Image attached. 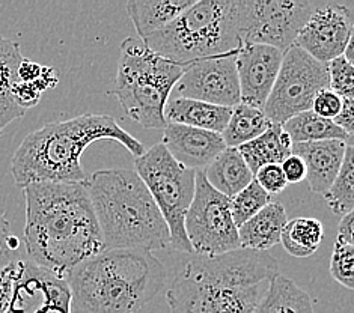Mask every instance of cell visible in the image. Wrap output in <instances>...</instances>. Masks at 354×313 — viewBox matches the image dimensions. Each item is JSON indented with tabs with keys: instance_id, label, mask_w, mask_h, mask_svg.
I'll use <instances>...</instances> for the list:
<instances>
[{
	"instance_id": "obj_27",
	"label": "cell",
	"mask_w": 354,
	"mask_h": 313,
	"mask_svg": "<svg viewBox=\"0 0 354 313\" xmlns=\"http://www.w3.org/2000/svg\"><path fill=\"white\" fill-rule=\"evenodd\" d=\"M324 226L318 218L299 217L286 222L281 243L285 250L294 258H309L322 245Z\"/></svg>"
},
{
	"instance_id": "obj_37",
	"label": "cell",
	"mask_w": 354,
	"mask_h": 313,
	"mask_svg": "<svg viewBox=\"0 0 354 313\" xmlns=\"http://www.w3.org/2000/svg\"><path fill=\"white\" fill-rule=\"evenodd\" d=\"M281 169L288 184H299L306 178V167L296 155H290L288 158H285L281 164Z\"/></svg>"
},
{
	"instance_id": "obj_35",
	"label": "cell",
	"mask_w": 354,
	"mask_h": 313,
	"mask_svg": "<svg viewBox=\"0 0 354 313\" xmlns=\"http://www.w3.org/2000/svg\"><path fill=\"white\" fill-rule=\"evenodd\" d=\"M21 259L15 264L0 269V313H8L12 301L14 286L17 277L20 274Z\"/></svg>"
},
{
	"instance_id": "obj_13",
	"label": "cell",
	"mask_w": 354,
	"mask_h": 313,
	"mask_svg": "<svg viewBox=\"0 0 354 313\" xmlns=\"http://www.w3.org/2000/svg\"><path fill=\"white\" fill-rule=\"evenodd\" d=\"M354 37V10L351 5L322 2L310 14L294 44L315 61L328 64L344 55Z\"/></svg>"
},
{
	"instance_id": "obj_41",
	"label": "cell",
	"mask_w": 354,
	"mask_h": 313,
	"mask_svg": "<svg viewBox=\"0 0 354 313\" xmlns=\"http://www.w3.org/2000/svg\"><path fill=\"white\" fill-rule=\"evenodd\" d=\"M354 44H353V39L348 42V46H347V48H345V52H344V57L347 59V61L350 62V64H353L354 62Z\"/></svg>"
},
{
	"instance_id": "obj_12",
	"label": "cell",
	"mask_w": 354,
	"mask_h": 313,
	"mask_svg": "<svg viewBox=\"0 0 354 313\" xmlns=\"http://www.w3.org/2000/svg\"><path fill=\"white\" fill-rule=\"evenodd\" d=\"M237 53L214 56L189 64L175 86L178 95L230 108L239 106L241 99L235 66Z\"/></svg>"
},
{
	"instance_id": "obj_24",
	"label": "cell",
	"mask_w": 354,
	"mask_h": 313,
	"mask_svg": "<svg viewBox=\"0 0 354 313\" xmlns=\"http://www.w3.org/2000/svg\"><path fill=\"white\" fill-rule=\"evenodd\" d=\"M255 313H315V310L306 291L279 274L270 285Z\"/></svg>"
},
{
	"instance_id": "obj_17",
	"label": "cell",
	"mask_w": 354,
	"mask_h": 313,
	"mask_svg": "<svg viewBox=\"0 0 354 313\" xmlns=\"http://www.w3.org/2000/svg\"><path fill=\"white\" fill-rule=\"evenodd\" d=\"M347 142L322 140L292 143L291 155L299 157L306 167V180L312 193L324 194L338 175Z\"/></svg>"
},
{
	"instance_id": "obj_31",
	"label": "cell",
	"mask_w": 354,
	"mask_h": 313,
	"mask_svg": "<svg viewBox=\"0 0 354 313\" xmlns=\"http://www.w3.org/2000/svg\"><path fill=\"white\" fill-rule=\"evenodd\" d=\"M328 89L338 94L341 98H354V68L344 56L333 59L327 64Z\"/></svg>"
},
{
	"instance_id": "obj_32",
	"label": "cell",
	"mask_w": 354,
	"mask_h": 313,
	"mask_svg": "<svg viewBox=\"0 0 354 313\" xmlns=\"http://www.w3.org/2000/svg\"><path fill=\"white\" fill-rule=\"evenodd\" d=\"M20 241L11 231V225L5 214L0 213V269L15 264L19 259Z\"/></svg>"
},
{
	"instance_id": "obj_15",
	"label": "cell",
	"mask_w": 354,
	"mask_h": 313,
	"mask_svg": "<svg viewBox=\"0 0 354 313\" xmlns=\"http://www.w3.org/2000/svg\"><path fill=\"white\" fill-rule=\"evenodd\" d=\"M283 53L263 44H244L235 57L240 99L243 104L264 110L279 74Z\"/></svg>"
},
{
	"instance_id": "obj_1",
	"label": "cell",
	"mask_w": 354,
	"mask_h": 313,
	"mask_svg": "<svg viewBox=\"0 0 354 313\" xmlns=\"http://www.w3.org/2000/svg\"><path fill=\"white\" fill-rule=\"evenodd\" d=\"M23 193L32 264L65 281L75 265L104 250L86 181L30 184Z\"/></svg>"
},
{
	"instance_id": "obj_29",
	"label": "cell",
	"mask_w": 354,
	"mask_h": 313,
	"mask_svg": "<svg viewBox=\"0 0 354 313\" xmlns=\"http://www.w3.org/2000/svg\"><path fill=\"white\" fill-rule=\"evenodd\" d=\"M230 204L234 223L235 226L240 227L249 218L257 216L261 209L266 208L268 204H272V196L261 189L254 180L246 189H243L234 198H231Z\"/></svg>"
},
{
	"instance_id": "obj_28",
	"label": "cell",
	"mask_w": 354,
	"mask_h": 313,
	"mask_svg": "<svg viewBox=\"0 0 354 313\" xmlns=\"http://www.w3.org/2000/svg\"><path fill=\"white\" fill-rule=\"evenodd\" d=\"M354 143L353 139L347 142V148H345L344 162L339 169L338 175H336L335 181L332 182L328 190L323 194L327 207L336 216H347L353 213L354 209Z\"/></svg>"
},
{
	"instance_id": "obj_22",
	"label": "cell",
	"mask_w": 354,
	"mask_h": 313,
	"mask_svg": "<svg viewBox=\"0 0 354 313\" xmlns=\"http://www.w3.org/2000/svg\"><path fill=\"white\" fill-rule=\"evenodd\" d=\"M21 61L19 42L0 35V136L8 125L26 115V110L15 103L12 95Z\"/></svg>"
},
{
	"instance_id": "obj_9",
	"label": "cell",
	"mask_w": 354,
	"mask_h": 313,
	"mask_svg": "<svg viewBox=\"0 0 354 313\" xmlns=\"http://www.w3.org/2000/svg\"><path fill=\"white\" fill-rule=\"evenodd\" d=\"M328 88L327 64L315 61L296 44L283 53L277 79L264 106V115L274 125L312 110L319 91Z\"/></svg>"
},
{
	"instance_id": "obj_38",
	"label": "cell",
	"mask_w": 354,
	"mask_h": 313,
	"mask_svg": "<svg viewBox=\"0 0 354 313\" xmlns=\"http://www.w3.org/2000/svg\"><path fill=\"white\" fill-rule=\"evenodd\" d=\"M333 122L353 137L354 133V98H342V108Z\"/></svg>"
},
{
	"instance_id": "obj_3",
	"label": "cell",
	"mask_w": 354,
	"mask_h": 313,
	"mask_svg": "<svg viewBox=\"0 0 354 313\" xmlns=\"http://www.w3.org/2000/svg\"><path fill=\"white\" fill-rule=\"evenodd\" d=\"M97 140H115L134 158L145 152L142 142L133 137L109 115L85 113L68 121L46 124L28 134L11 162L15 184L24 189L39 182H83L86 173L80 158Z\"/></svg>"
},
{
	"instance_id": "obj_16",
	"label": "cell",
	"mask_w": 354,
	"mask_h": 313,
	"mask_svg": "<svg viewBox=\"0 0 354 313\" xmlns=\"http://www.w3.org/2000/svg\"><path fill=\"white\" fill-rule=\"evenodd\" d=\"M162 145L181 166L204 171L226 148L221 134L180 124H166Z\"/></svg>"
},
{
	"instance_id": "obj_23",
	"label": "cell",
	"mask_w": 354,
	"mask_h": 313,
	"mask_svg": "<svg viewBox=\"0 0 354 313\" xmlns=\"http://www.w3.org/2000/svg\"><path fill=\"white\" fill-rule=\"evenodd\" d=\"M292 142L282 129V125H274L264 131L257 139L239 146L237 151L248 164L252 173H257L261 167L268 164H282L285 158L291 155Z\"/></svg>"
},
{
	"instance_id": "obj_6",
	"label": "cell",
	"mask_w": 354,
	"mask_h": 313,
	"mask_svg": "<svg viewBox=\"0 0 354 313\" xmlns=\"http://www.w3.org/2000/svg\"><path fill=\"white\" fill-rule=\"evenodd\" d=\"M244 0H196L166 28L142 42L176 64L237 53L241 48Z\"/></svg>"
},
{
	"instance_id": "obj_14",
	"label": "cell",
	"mask_w": 354,
	"mask_h": 313,
	"mask_svg": "<svg viewBox=\"0 0 354 313\" xmlns=\"http://www.w3.org/2000/svg\"><path fill=\"white\" fill-rule=\"evenodd\" d=\"M8 313H71V292L62 278L21 260Z\"/></svg>"
},
{
	"instance_id": "obj_39",
	"label": "cell",
	"mask_w": 354,
	"mask_h": 313,
	"mask_svg": "<svg viewBox=\"0 0 354 313\" xmlns=\"http://www.w3.org/2000/svg\"><path fill=\"white\" fill-rule=\"evenodd\" d=\"M44 68L46 66L23 57V61L19 66V71H17V77H19V82L23 83H35L41 75H43Z\"/></svg>"
},
{
	"instance_id": "obj_36",
	"label": "cell",
	"mask_w": 354,
	"mask_h": 313,
	"mask_svg": "<svg viewBox=\"0 0 354 313\" xmlns=\"http://www.w3.org/2000/svg\"><path fill=\"white\" fill-rule=\"evenodd\" d=\"M12 95L15 103L19 104L23 110H28L33 106H37L41 99V92L35 84L32 83H23L17 80L12 89Z\"/></svg>"
},
{
	"instance_id": "obj_20",
	"label": "cell",
	"mask_w": 354,
	"mask_h": 313,
	"mask_svg": "<svg viewBox=\"0 0 354 313\" xmlns=\"http://www.w3.org/2000/svg\"><path fill=\"white\" fill-rule=\"evenodd\" d=\"M195 2L196 0H131L125 3V10L138 32V38L143 41L178 19Z\"/></svg>"
},
{
	"instance_id": "obj_19",
	"label": "cell",
	"mask_w": 354,
	"mask_h": 313,
	"mask_svg": "<svg viewBox=\"0 0 354 313\" xmlns=\"http://www.w3.org/2000/svg\"><path fill=\"white\" fill-rule=\"evenodd\" d=\"M288 222L286 211L279 202H272L239 227L240 249L268 252L281 244V235Z\"/></svg>"
},
{
	"instance_id": "obj_26",
	"label": "cell",
	"mask_w": 354,
	"mask_h": 313,
	"mask_svg": "<svg viewBox=\"0 0 354 313\" xmlns=\"http://www.w3.org/2000/svg\"><path fill=\"white\" fill-rule=\"evenodd\" d=\"M270 126L272 122L267 120L264 110L240 103L232 108L230 121L221 136L226 148H239L261 136Z\"/></svg>"
},
{
	"instance_id": "obj_25",
	"label": "cell",
	"mask_w": 354,
	"mask_h": 313,
	"mask_svg": "<svg viewBox=\"0 0 354 313\" xmlns=\"http://www.w3.org/2000/svg\"><path fill=\"white\" fill-rule=\"evenodd\" d=\"M283 131L288 134L292 143H308L322 140H342L348 142L353 137L341 130L333 121L318 116L317 113L308 110L296 116L290 117L282 125Z\"/></svg>"
},
{
	"instance_id": "obj_40",
	"label": "cell",
	"mask_w": 354,
	"mask_h": 313,
	"mask_svg": "<svg viewBox=\"0 0 354 313\" xmlns=\"http://www.w3.org/2000/svg\"><path fill=\"white\" fill-rule=\"evenodd\" d=\"M353 220H354L353 213L341 217V222L338 225V236H336V240L347 244H353V231H354Z\"/></svg>"
},
{
	"instance_id": "obj_2",
	"label": "cell",
	"mask_w": 354,
	"mask_h": 313,
	"mask_svg": "<svg viewBox=\"0 0 354 313\" xmlns=\"http://www.w3.org/2000/svg\"><path fill=\"white\" fill-rule=\"evenodd\" d=\"M279 262L267 252L239 249L189 260L166 292L171 313H255Z\"/></svg>"
},
{
	"instance_id": "obj_11",
	"label": "cell",
	"mask_w": 354,
	"mask_h": 313,
	"mask_svg": "<svg viewBox=\"0 0 354 313\" xmlns=\"http://www.w3.org/2000/svg\"><path fill=\"white\" fill-rule=\"evenodd\" d=\"M322 2L310 0H244L241 42L274 47L285 53Z\"/></svg>"
},
{
	"instance_id": "obj_33",
	"label": "cell",
	"mask_w": 354,
	"mask_h": 313,
	"mask_svg": "<svg viewBox=\"0 0 354 313\" xmlns=\"http://www.w3.org/2000/svg\"><path fill=\"white\" fill-rule=\"evenodd\" d=\"M254 180L270 196H276V194L282 193L286 189V185H288L281 164H268L261 167L254 175Z\"/></svg>"
},
{
	"instance_id": "obj_30",
	"label": "cell",
	"mask_w": 354,
	"mask_h": 313,
	"mask_svg": "<svg viewBox=\"0 0 354 313\" xmlns=\"http://www.w3.org/2000/svg\"><path fill=\"white\" fill-rule=\"evenodd\" d=\"M354 244L342 241H335L332 260H330V276L336 282L347 290H354Z\"/></svg>"
},
{
	"instance_id": "obj_4",
	"label": "cell",
	"mask_w": 354,
	"mask_h": 313,
	"mask_svg": "<svg viewBox=\"0 0 354 313\" xmlns=\"http://www.w3.org/2000/svg\"><path fill=\"white\" fill-rule=\"evenodd\" d=\"M65 282L77 313H136L163 290L166 269L151 252L106 249L75 265Z\"/></svg>"
},
{
	"instance_id": "obj_7",
	"label": "cell",
	"mask_w": 354,
	"mask_h": 313,
	"mask_svg": "<svg viewBox=\"0 0 354 313\" xmlns=\"http://www.w3.org/2000/svg\"><path fill=\"white\" fill-rule=\"evenodd\" d=\"M185 66L151 52L139 38L124 39L113 95L130 120L143 129L162 130L166 103Z\"/></svg>"
},
{
	"instance_id": "obj_5",
	"label": "cell",
	"mask_w": 354,
	"mask_h": 313,
	"mask_svg": "<svg viewBox=\"0 0 354 313\" xmlns=\"http://www.w3.org/2000/svg\"><path fill=\"white\" fill-rule=\"evenodd\" d=\"M106 249L151 252L169 247V231L139 175L106 169L86 180Z\"/></svg>"
},
{
	"instance_id": "obj_10",
	"label": "cell",
	"mask_w": 354,
	"mask_h": 313,
	"mask_svg": "<svg viewBox=\"0 0 354 313\" xmlns=\"http://www.w3.org/2000/svg\"><path fill=\"white\" fill-rule=\"evenodd\" d=\"M184 229L198 256H221L240 249L230 199L207 182L202 171H196L195 196L185 214Z\"/></svg>"
},
{
	"instance_id": "obj_18",
	"label": "cell",
	"mask_w": 354,
	"mask_h": 313,
	"mask_svg": "<svg viewBox=\"0 0 354 313\" xmlns=\"http://www.w3.org/2000/svg\"><path fill=\"white\" fill-rule=\"evenodd\" d=\"M232 108L189 98H169L165 107L166 124H180L193 129L222 134L230 121Z\"/></svg>"
},
{
	"instance_id": "obj_21",
	"label": "cell",
	"mask_w": 354,
	"mask_h": 313,
	"mask_svg": "<svg viewBox=\"0 0 354 313\" xmlns=\"http://www.w3.org/2000/svg\"><path fill=\"white\" fill-rule=\"evenodd\" d=\"M202 173L207 182L227 199L234 198L254 181V173L244 163L237 148H225Z\"/></svg>"
},
{
	"instance_id": "obj_34",
	"label": "cell",
	"mask_w": 354,
	"mask_h": 313,
	"mask_svg": "<svg viewBox=\"0 0 354 313\" xmlns=\"http://www.w3.org/2000/svg\"><path fill=\"white\" fill-rule=\"evenodd\" d=\"M341 108L342 98L328 88L319 91L314 98V103H312V112L330 121H333L339 115Z\"/></svg>"
},
{
	"instance_id": "obj_8",
	"label": "cell",
	"mask_w": 354,
	"mask_h": 313,
	"mask_svg": "<svg viewBox=\"0 0 354 313\" xmlns=\"http://www.w3.org/2000/svg\"><path fill=\"white\" fill-rule=\"evenodd\" d=\"M134 169L165 220L169 231V247L193 253L185 235L184 220L195 196L196 171L175 162L162 143L134 158Z\"/></svg>"
}]
</instances>
